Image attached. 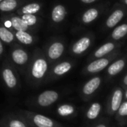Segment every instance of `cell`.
I'll return each mask as SVG.
<instances>
[{
	"mask_svg": "<svg viewBox=\"0 0 127 127\" xmlns=\"http://www.w3.org/2000/svg\"><path fill=\"white\" fill-rule=\"evenodd\" d=\"M51 65L47 60L44 51L40 48H36L32 55L25 76L27 83L33 88H37L45 83Z\"/></svg>",
	"mask_w": 127,
	"mask_h": 127,
	"instance_id": "6da1fadb",
	"label": "cell"
},
{
	"mask_svg": "<svg viewBox=\"0 0 127 127\" xmlns=\"http://www.w3.org/2000/svg\"><path fill=\"white\" fill-rule=\"evenodd\" d=\"M120 55H121V49H117L108 56L100 57L88 62L87 65L83 68L82 74L85 76L96 75L98 73L106 70L107 67Z\"/></svg>",
	"mask_w": 127,
	"mask_h": 127,
	"instance_id": "7a4b0ae2",
	"label": "cell"
},
{
	"mask_svg": "<svg viewBox=\"0 0 127 127\" xmlns=\"http://www.w3.org/2000/svg\"><path fill=\"white\" fill-rule=\"evenodd\" d=\"M61 97L62 93L54 89H47L29 99L28 105L38 109H47L56 104L60 100Z\"/></svg>",
	"mask_w": 127,
	"mask_h": 127,
	"instance_id": "3957f363",
	"label": "cell"
},
{
	"mask_svg": "<svg viewBox=\"0 0 127 127\" xmlns=\"http://www.w3.org/2000/svg\"><path fill=\"white\" fill-rule=\"evenodd\" d=\"M19 114L30 127H65L58 121L38 112L21 110Z\"/></svg>",
	"mask_w": 127,
	"mask_h": 127,
	"instance_id": "277c9868",
	"label": "cell"
},
{
	"mask_svg": "<svg viewBox=\"0 0 127 127\" xmlns=\"http://www.w3.org/2000/svg\"><path fill=\"white\" fill-rule=\"evenodd\" d=\"M1 78L7 89L16 91L20 87V80L17 70L8 60H4L1 68Z\"/></svg>",
	"mask_w": 127,
	"mask_h": 127,
	"instance_id": "5b68a950",
	"label": "cell"
},
{
	"mask_svg": "<svg viewBox=\"0 0 127 127\" xmlns=\"http://www.w3.org/2000/svg\"><path fill=\"white\" fill-rule=\"evenodd\" d=\"M30 59L31 55L25 49L19 45H15L10 49L7 60L15 67L17 71L25 75Z\"/></svg>",
	"mask_w": 127,
	"mask_h": 127,
	"instance_id": "8992f818",
	"label": "cell"
},
{
	"mask_svg": "<svg viewBox=\"0 0 127 127\" xmlns=\"http://www.w3.org/2000/svg\"><path fill=\"white\" fill-rule=\"evenodd\" d=\"M127 16V7L120 3L119 1L115 3L103 22V31H112L121 22H123Z\"/></svg>",
	"mask_w": 127,
	"mask_h": 127,
	"instance_id": "52a82bcc",
	"label": "cell"
},
{
	"mask_svg": "<svg viewBox=\"0 0 127 127\" xmlns=\"http://www.w3.org/2000/svg\"><path fill=\"white\" fill-rule=\"evenodd\" d=\"M109 7V2H101L86 9L80 15L79 21L83 26H89L95 22Z\"/></svg>",
	"mask_w": 127,
	"mask_h": 127,
	"instance_id": "ba28073f",
	"label": "cell"
},
{
	"mask_svg": "<svg viewBox=\"0 0 127 127\" xmlns=\"http://www.w3.org/2000/svg\"><path fill=\"white\" fill-rule=\"evenodd\" d=\"M74 66V62L69 60L57 62L52 64L50 67L45 83L55 81L64 77L73 69Z\"/></svg>",
	"mask_w": 127,
	"mask_h": 127,
	"instance_id": "9c48e42d",
	"label": "cell"
},
{
	"mask_svg": "<svg viewBox=\"0 0 127 127\" xmlns=\"http://www.w3.org/2000/svg\"><path fill=\"white\" fill-rule=\"evenodd\" d=\"M103 77L99 75H94L89 80L83 83L80 90V96L81 99L88 102L97 94L103 83Z\"/></svg>",
	"mask_w": 127,
	"mask_h": 127,
	"instance_id": "30bf717a",
	"label": "cell"
},
{
	"mask_svg": "<svg viewBox=\"0 0 127 127\" xmlns=\"http://www.w3.org/2000/svg\"><path fill=\"white\" fill-rule=\"evenodd\" d=\"M95 36L92 32H89L77 39L71 46L70 53L75 57L86 54L95 42Z\"/></svg>",
	"mask_w": 127,
	"mask_h": 127,
	"instance_id": "8fae6325",
	"label": "cell"
},
{
	"mask_svg": "<svg viewBox=\"0 0 127 127\" xmlns=\"http://www.w3.org/2000/svg\"><path fill=\"white\" fill-rule=\"evenodd\" d=\"M65 50V42L61 39H54L48 43L44 53L51 65L63 57Z\"/></svg>",
	"mask_w": 127,
	"mask_h": 127,
	"instance_id": "7c38bea8",
	"label": "cell"
},
{
	"mask_svg": "<svg viewBox=\"0 0 127 127\" xmlns=\"http://www.w3.org/2000/svg\"><path fill=\"white\" fill-rule=\"evenodd\" d=\"M124 89L121 86H115L112 89L106 102V113L108 116L112 117L115 115L124 101Z\"/></svg>",
	"mask_w": 127,
	"mask_h": 127,
	"instance_id": "4fadbf2b",
	"label": "cell"
},
{
	"mask_svg": "<svg viewBox=\"0 0 127 127\" xmlns=\"http://www.w3.org/2000/svg\"><path fill=\"white\" fill-rule=\"evenodd\" d=\"M124 44L123 42H117V41H111L108 40L106 42L103 43L100 46H99L97 48L94 50L92 54L89 55L88 58V62H90L93 60L98 59L100 57H103L109 55L117 49H119L122 47Z\"/></svg>",
	"mask_w": 127,
	"mask_h": 127,
	"instance_id": "5bb4252c",
	"label": "cell"
},
{
	"mask_svg": "<svg viewBox=\"0 0 127 127\" xmlns=\"http://www.w3.org/2000/svg\"><path fill=\"white\" fill-rule=\"evenodd\" d=\"M4 25L11 29L13 31H32L33 29L27 25V24L22 20L19 15L16 14H9L6 16H3L1 18Z\"/></svg>",
	"mask_w": 127,
	"mask_h": 127,
	"instance_id": "9a60e30c",
	"label": "cell"
},
{
	"mask_svg": "<svg viewBox=\"0 0 127 127\" xmlns=\"http://www.w3.org/2000/svg\"><path fill=\"white\" fill-rule=\"evenodd\" d=\"M127 66V54L120 55L106 69V79L111 81L120 74Z\"/></svg>",
	"mask_w": 127,
	"mask_h": 127,
	"instance_id": "2e32d148",
	"label": "cell"
},
{
	"mask_svg": "<svg viewBox=\"0 0 127 127\" xmlns=\"http://www.w3.org/2000/svg\"><path fill=\"white\" fill-rule=\"evenodd\" d=\"M103 106L101 103L95 101L91 103L85 109L84 118L89 123H95L101 118Z\"/></svg>",
	"mask_w": 127,
	"mask_h": 127,
	"instance_id": "e0dca14e",
	"label": "cell"
},
{
	"mask_svg": "<svg viewBox=\"0 0 127 127\" xmlns=\"http://www.w3.org/2000/svg\"><path fill=\"white\" fill-rule=\"evenodd\" d=\"M78 109L77 106L71 103H62L57 106L55 109V114L62 118L71 119L77 115Z\"/></svg>",
	"mask_w": 127,
	"mask_h": 127,
	"instance_id": "ac0fdd59",
	"label": "cell"
},
{
	"mask_svg": "<svg viewBox=\"0 0 127 127\" xmlns=\"http://www.w3.org/2000/svg\"><path fill=\"white\" fill-rule=\"evenodd\" d=\"M1 127H30L28 124L19 114H10L5 115L0 121Z\"/></svg>",
	"mask_w": 127,
	"mask_h": 127,
	"instance_id": "d6986e66",
	"label": "cell"
},
{
	"mask_svg": "<svg viewBox=\"0 0 127 127\" xmlns=\"http://www.w3.org/2000/svg\"><path fill=\"white\" fill-rule=\"evenodd\" d=\"M126 37H127V18L111 31L107 40L123 42Z\"/></svg>",
	"mask_w": 127,
	"mask_h": 127,
	"instance_id": "ffe728a7",
	"label": "cell"
},
{
	"mask_svg": "<svg viewBox=\"0 0 127 127\" xmlns=\"http://www.w3.org/2000/svg\"><path fill=\"white\" fill-rule=\"evenodd\" d=\"M68 14L67 8L62 4H57L54 5L51 12V19L53 23L60 24L66 18Z\"/></svg>",
	"mask_w": 127,
	"mask_h": 127,
	"instance_id": "44dd1931",
	"label": "cell"
},
{
	"mask_svg": "<svg viewBox=\"0 0 127 127\" xmlns=\"http://www.w3.org/2000/svg\"><path fill=\"white\" fill-rule=\"evenodd\" d=\"M13 33L15 36V39L22 45H31L36 42V37L29 31H13Z\"/></svg>",
	"mask_w": 127,
	"mask_h": 127,
	"instance_id": "7402d4cb",
	"label": "cell"
},
{
	"mask_svg": "<svg viewBox=\"0 0 127 127\" xmlns=\"http://www.w3.org/2000/svg\"><path fill=\"white\" fill-rule=\"evenodd\" d=\"M42 9V5L37 2H32L22 7H19L16 10V13L19 16L23 14H36L39 13Z\"/></svg>",
	"mask_w": 127,
	"mask_h": 127,
	"instance_id": "603a6c76",
	"label": "cell"
},
{
	"mask_svg": "<svg viewBox=\"0 0 127 127\" xmlns=\"http://www.w3.org/2000/svg\"><path fill=\"white\" fill-rule=\"evenodd\" d=\"M115 119L117 121L118 126L123 127L127 124V100H124L121 106L116 112Z\"/></svg>",
	"mask_w": 127,
	"mask_h": 127,
	"instance_id": "cb8c5ba5",
	"label": "cell"
},
{
	"mask_svg": "<svg viewBox=\"0 0 127 127\" xmlns=\"http://www.w3.org/2000/svg\"><path fill=\"white\" fill-rule=\"evenodd\" d=\"M21 2L20 0H2L0 2V11L4 13L12 12L19 7Z\"/></svg>",
	"mask_w": 127,
	"mask_h": 127,
	"instance_id": "d4e9b609",
	"label": "cell"
},
{
	"mask_svg": "<svg viewBox=\"0 0 127 127\" xmlns=\"http://www.w3.org/2000/svg\"><path fill=\"white\" fill-rule=\"evenodd\" d=\"M0 39L5 44H11L15 41V36L13 31L0 25Z\"/></svg>",
	"mask_w": 127,
	"mask_h": 127,
	"instance_id": "484cf974",
	"label": "cell"
},
{
	"mask_svg": "<svg viewBox=\"0 0 127 127\" xmlns=\"http://www.w3.org/2000/svg\"><path fill=\"white\" fill-rule=\"evenodd\" d=\"M20 16L22 20L27 24V25L31 28L33 30L36 26L39 25L41 21V18L36 14H23Z\"/></svg>",
	"mask_w": 127,
	"mask_h": 127,
	"instance_id": "4316f807",
	"label": "cell"
},
{
	"mask_svg": "<svg viewBox=\"0 0 127 127\" xmlns=\"http://www.w3.org/2000/svg\"><path fill=\"white\" fill-rule=\"evenodd\" d=\"M90 127H112L109 118H101L97 121L93 123Z\"/></svg>",
	"mask_w": 127,
	"mask_h": 127,
	"instance_id": "83f0119b",
	"label": "cell"
},
{
	"mask_svg": "<svg viewBox=\"0 0 127 127\" xmlns=\"http://www.w3.org/2000/svg\"><path fill=\"white\" fill-rule=\"evenodd\" d=\"M120 84H121V86L125 89L126 88H127V73L122 77L121 82H120Z\"/></svg>",
	"mask_w": 127,
	"mask_h": 127,
	"instance_id": "f1b7e54d",
	"label": "cell"
},
{
	"mask_svg": "<svg viewBox=\"0 0 127 127\" xmlns=\"http://www.w3.org/2000/svg\"><path fill=\"white\" fill-rule=\"evenodd\" d=\"M78 1L84 4H92L97 2L99 0H78Z\"/></svg>",
	"mask_w": 127,
	"mask_h": 127,
	"instance_id": "f546056e",
	"label": "cell"
},
{
	"mask_svg": "<svg viewBox=\"0 0 127 127\" xmlns=\"http://www.w3.org/2000/svg\"><path fill=\"white\" fill-rule=\"evenodd\" d=\"M3 54H4V45H3V42L0 39V57H2Z\"/></svg>",
	"mask_w": 127,
	"mask_h": 127,
	"instance_id": "4dcf8cb0",
	"label": "cell"
},
{
	"mask_svg": "<svg viewBox=\"0 0 127 127\" xmlns=\"http://www.w3.org/2000/svg\"><path fill=\"white\" fill-rule=\"evenodd\" d=\"M124 100H127V88L124 89Z\"/></svg>",
	"mask_w": 127,
	"mask_h": 127,
	"instance_id": "1f68e13d",
	"label": "cell"
},
{
	"mask_svg": "<svg viewBox=\"0 0 127 127\" xmlns=\"http://www.w3.org/2000/svg\"><path fill=\"white\" fill-rule=\"evenodd\" d=\"M119 2L127 7V0H119Z\"/></svg>",
	"mask_w": 127,
	"mask_h": 127,
	"instance_id": "d6a6232c",
	"label": "cell"
},
{
	"mask_svg": "<svg viewBox=\"0 0 127 127\" xmlns=\"http://www.w3.org/2000/svg\"><path fill=\"white\" fill-rule=\"evenodd\" d=\"M1 1H2V0H0V2H1Z\"/></svg>",
	"mask_w": 127,
	"mask_h": 127,
	"instance_id": "836d02e7",
	"label": "cell"
},
{
	"mask_svg": "<svg viewBox=\"0 0 127 127\" xmlns=\"http://www.w3.org/2000/svg\"></svg>",
	"mask_w": 127,
	"mask_h": 127,
	"instance_id": "e575fe53",
	"label": "cell"
}]
</instances>
